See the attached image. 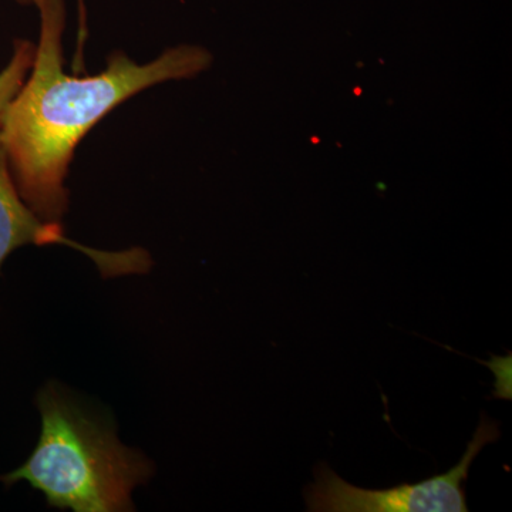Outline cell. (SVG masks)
Segmentation results:
<instances>
[{"instance_id":"6da1fadb","label":"cell","mask_w":512,"mask_h":512,"mask_svg":"<svg viewBox=\"0 0 512 512\" xmlns=\"http://www.w3.org/2000/svg\"><path fill=\"white\" fill-rule=\"evenodd\" d=\"M33 5L40 12L39 43L28 77L3 114L0 141L23 201L43 221L60 222L69 208L64 178L80 141L148 87L201 73L211 55L202 47L178 46L138 64L114 52L103 72L70 76L63 69V0H33Z\"/></svg>"},{"instance_id":"7a4b0ae2","label":"cell","mask_w":512,"mask_h":512,"mask_svg":"<svg viewBox=\"0 0 512 512\" xmlns=\"http://www.w3.org/2000/svg\"><path fill=\"white\" fill-rule=\"evenodd\" d=\"M42 431L32 456L3 484L26 481L47 504L74 512L133 511L131 494L153 476V463L124 446L116 427L57 383L37 394Z\"/></svg>"},{"instance_id":"3957f363","label":"cell","mask_w":512,"mask_h":512,"mask_svg":"<svg viewBox=\"0 0 512 512\" xmlns=\"http://www.w3.org/2000/svg\"><path fill=\"white\" fill-rule=\"evenodd\" d=\"M498 437L497 423L484 414L457 466L420 483H404L383 490H366L346 483L328 464H319L315 483L305 490L306 507L313 512H466L464 485L471 464Z\"/></svg>"},{"instance_id":"277c9868","label":"cell","mask_w":512,"mask_h":512,"mask_svg":"<svg viewBox=\"0 0 512 512\" xmlns=\"http://www.w3.org/2000/svg\"><path fill=\"white\" fill-rule=\"evenodd\" d=\"M26 245H66L82 252L92 259L103 278L147 274L153 266V259L143 248L128 251H101L79 244L64 235L60 222H47L37 217L23 201L10 173L8 156L0 141V271L16 249Z\"/></svg>"},{"instance_id":"5b68a950","label":"cell","mask_w":512,"mask_h":512,"mask_svg":"<svg viewBox=\"0 0 512 512\" xmlns=\"http://www.w3.org/2000/svg\"><path fill=\"white\" fill-rule=\"evenodd\" d=\"M36 46L25 39L13 42V53L8 64L0 70V123L10 101L19 92L35 57Z\"/></svg>"},{"instance_id":"8992f818","label":"cell","mask_w":512,"mask_h":512,"mask_svg":"<svg viewBox=\"0 0 512 512\" xmlns=\"http://www.w3.org/2000/svg\"><path fill=\"white\" fill-rule=\"evenodd\" d=\"M16 2L20 3V5H33V0H16Z\"/></svg>"},{"instance_id":"52a82bcc","label":"cell","mask_w":512,"mask_h":512,"mask_svg":"<svg viewBox=\"0 0 512 512\" xmlns=\"http://www.w3.org/2000/svg\"><path fill=\"white\" fill-rule=\"evenodd\" d=\"M83 0H79V10L80 12H83L84 8H83Z\"/></svg>"}]
</instances>
